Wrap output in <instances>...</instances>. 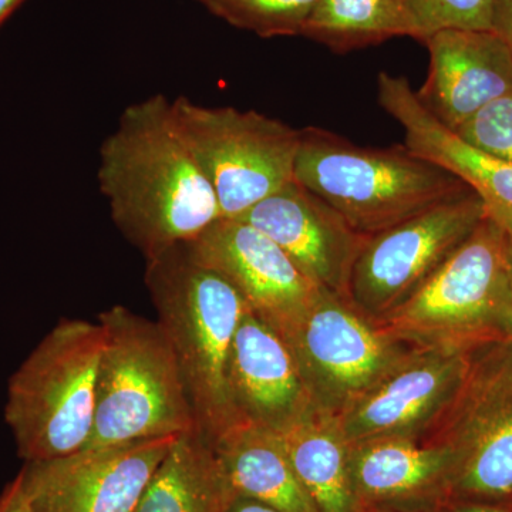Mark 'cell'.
I'll use <instances>...</instances> for the list:
<instances>
[{"mask_svg":"<svg viewBox=\"0 0 512 512\" xmlns=\"http://www.w3.org/2000/svg\"><path fill=\"white\" fill-rule=\"evenodd\" d=\"M97 181L114 224L146 261L188 244L221 218L164 94L124 109L101 144Z\"/></svg>","mask_w":512,"mask_h":512,"instance_id":"obj_1","label":"cell"},{"mask_svg":"<svg viewBox=\"0 0 512 512\" xmlns=\"http://www.w3.org/2000/svg\"><path fill=\"white\" fill-rule=\"evenodd\" d=\"M146 285L177 357L195 426L215 440L241 423L229 396L228 362L247 302L184 245L147 259Z\"/></svg>","mask_w":512,"mask_h":512,"instance_id":"obj_2","label":"cell"},{"mask_svg":"<svg viewBox=\"0 0 512 512\" xmlns=\"http://www.w3.org/2000/svg\"><path fill=\"white\" fill-rule=\"evenodd\" d=\"M293 177L365 237L471 190L406 146H357L313 126L301 130Z\"/></svg>","mask_w":512,"mask_h":512,"instance_id":"obj_3","label":"cell"},{"mask_svg":"<svg viewBox=\"0 0 512 512\" xmlns=\"http://www.w3.org/2000/svg\"><path fill=\"white\" fill-rule=\"evenodd\" d=\"M99 323L104 342L96 419L86 447L181 436L197 429L177 357L160 323L120 305L100 313Z\"/></svg>","mask_w":512,"mask_h":512,"instance_id":"obj_4","label":"cell"},{"mask_svg":"<svg viewBox=\"0 0 512 512\" xmlns=\"http://www.w3.org/2000/svg\"><path fill=\"white\" fill-rule=\"evenodd\" d=\"M103 342L99 322L62 319L10 376L5 420L26 463L89 444Z\"/></svg>","mask_w":512,"mask_h":512,"instance_id":"obj_5","label":"cell"},{"mask_svg":"<svg viewBox=\"0 0 512 512\" xmlns=\"http://www.w3.org/2000/svg\"><path fill=\"white\" fill-rule=\"evenodd\" d=\"M511 238L490 215L402 305L377 320L413 346L476 349L508 339Z\"/></svg>","mask_w":512,"mask_h":512,"instance_id":"obj_6","label":"cell"},{"mask_svg":"<svg viewBox=\"0 0 512 512\" xmlns=\"http://www.w3.org/2000/svg\"><path fill=\"white\" fill-rule=\"evenodd\" d=\"M181 136L220 204L221 218L242 217L295 180L301 130L258 111L171 100Z\"/></svg>","mask_w":512,"mask_h":512,"instance_id":"obj_7","label":"cell"},{"mask_svg":"<svg viewBox=\"0 0 512 512\" xmlns=\"http://www.w3.org/2000/svg\"><path fill=\"white\" fill-rule=\"evenodd\" d=\"M436 444L454 464L457 500L512 504V342L476 349L453 402L436 424Z\"/></svg>","mask_w":512,"mask_h":512,"instance_id":"obj_8","label":"cell"},{"mask_svg":"<svg viewBox=\"0 0 512 512\" xmlns=\"http://www.w3.org/2000/svg\"><path fill=\"white\" fill-rule=\"evenodd\" d=\"M282 338L291 346L313 406L335 417L414 348L326 289Z\"/></svg>","mask_w":512,"mask_h":512,"instance_id":"obj_9","label":"cell"},{"mask_svg":"<svg viewBox=\"0 0 512 512\" xmlns=\"http://www.w3.org/2000/svg\"><path fill=\"white\" fill-rule=\"evenodd\" d=\"M468 190L367 238L350 274L346 299L377 322L409 299L487 217Z\"/></svg>","mask_w":512,"mask_h":512,"instance_id":"obj_10","label":"cell"},{"mask_svg":"<svg viewBox=\"0 0 512 512\" xmlns=\"http://www.w3.org/2000/svg\"><path fill=\"white\" fill-rule=\"evenodd\" d=\"M178 436L86 447L22 468L33 512H134Z\"/></svg>","mask_w":512,"mask_h":512,"instance_id":"obj_11","label":"cell"},{"mask_svg":"<svg viewBox=\"0 0 512 512\" xmlns=\"http://www.w3.org/2000/svg\"><path fill=\"white\" fill-rule=\"evenodd\" d=\"M476 349L414 346L336 416L345 440L355 444L387 437L416 439L431 429L456 397Z\"/></svg>","mask_w":512,"mask_h":512,"instance_id":"obj_12","label":"cell"},{"mask_svg":"<svg viewBox=\"0 0 512 512\" xmlns=\"http://www.w3.org/2000/svg\"><path fill=\"white\" fill-rule=\"evenodd\" d=\"M184 247L195 262L224 276L281 336L322 289L272 239L242 220L220 218Z\"/></svg>","mask_w":512,"mask_h":512,"instance_id":"obj_13","label":"cell"},{"mask_svg":"<svg viewBox=\"0 0 512 512\" xmlns=\"http://www.w3.org/2000/svg\"><path fill=\"white\" fill-rule=\"evenodd\" d=\"M237 220L272 239L313 284L346 298L353 265L369 237L325 201L293 180Z\"/></svg>","mask_w":512,"mask_h":512,"instance_id":"obj_14","label":"cell"},{"mask_svg":"<svg viewBox=\"0 0 512 512\" xmlns=\"http://www.w3.org/2000/svg\"><path fill=\"white\" fill-rule=\"evenodd\" d=\"M423 43L429 49V74L416 94L450 130L511 92V50L495 30H440Z\"/></svg>","mask_w":512,"mask_h":512,"instance_id":"obj_15","label":"cell"},{"mask_svg":"<svg viewBox=\"0 0 512 512\" xmlns=\"http://www.w3.org/2000/svg\"><path fill=\"white\" fill-rule=\"evenodd\" d=\"M228 389L238 419L262 429L284 430L316 409L291 346L251 309L232 342Z\"/></svg>","mask_w":512,"mask_h":512,"instance_id":"obj_16","label":"cell"},{"mask_svg":"<svg viewBox=\"0 0 512 512\" xmlns=\"http://www.w3.org/2000/svg\"><path fill=\"white\" fill-rule=\"evenodd\" d=\"M377 100L404 130V146L456 175L483 198L488 215L512 238V164L471 147L441 124L403 76L380 73Z\"/></svg>","mask_w":512,"mask_h":512,"instance_id":"obj_17","label":"cell"},{"mask_svg":"<svg viewBox=\"0 0 512 512\" xmlns=\"http://www.w3.org/2000/svg\"><path fill=\"white\" fill-rule=\"evenodd\" d=\"M454 458L443 444L387 437L349 444V468L360 503L390 501L446 487Z\"/></svg>","mask_w":512,"mask_h":512,"instance_id":"obj_18","label":"cell"},{"mask_svg":"<svg viewBox=\"0 0 512 512\" xmlns=\"http://www.w3.org/2000/svg\"><path fill=\"white\" fill-rule=\"evenodd\" d=\"M211 444L235 494L282 512H319L296 477L276 431L241 421Z\"/></svg>","mask_w":512,"mask_h":512,"instance_id":"obj_19","label":"cell"},{"mask_svg":"<svg viewBox=\"0 0 512 512\" xmlns=\"http://www.w3.org/2000/svg\"><path fill=\"white\" fill-rule=\"evenodd\" d=\"M276 434L319 512H362L350 477L349 443L335 416L313 409Z\"/></svg>","mask_w":512,"mask_h":512,"instance_id":"obj_20","label":"cell"},{"mask_svg":"<svg viewBox=\"0 0 512 512\" xmlns=\"http://www.w3.org/2000/svg\"><path fill=\"white\" fill-rule=\"evenodd\" d=\"M234 494L211 441L194 429L174 441L134 512H225Z\"/></svg>","mask_w":512,"mask_h":512,"instance_id":"obj_21","label":"cell"},{"mask_svg":"<svg viewBox=\"0 0 512 512\" xmlns=\"http://www.w3.org/2000/svg\"><path fill=\"white\" fill-rule=\"evenodd\" d=\"M302 36L346 55L417 30L404 0H318Z\"/></svg>","mask_w":512,"mask_h":512,"instance_id":"obj_22","label":"cell"},{"mask_svg":"<svg viewBox=\"0 0 512 512\" xmlns=\"http://www.w3.org/2000/svg\"><path fill=\"white\" fill-rule=\"evenodd\" d=\"M211 15L256 36H302L318 0H194Z\"/></svg>","mask_w":512,"mask_h":512,"instance_id":"obj_23","label":"cell"},{"mask_svg":"<svg viewBox=\"0 0 512 512\" xmlns=\"http://www.w3.org/2000/svg\"><path fill=\"white\" fill-rule=\"evenodd\" d=\"M404 5L421 43L440 30H494L497 0H404Z\"/></svg>","mask_w":512,"mask_h":512,"instance_id":"obj_24","label":"cell"},{"mask_svg":"<svg viewBox=\"0 0 512 512\" xmlns=\"http://www.w3.org/2000/svg\"><path fill=\"white\" fill-rule=\"evenodd\" d=\"M454 133L471 147L512 164V90L488 103Z\"/></svg>","mask_w":512,"mask_h":512,"instance_id":"obj_25","label":"cell"},{"mask_svg":"<svg viewBox=\"0 0 512 512\" xmlns=\"http://www.w3.org/2000/svg\"><path fill=\"white\" fill-rule=\"evenodd\" d=\"M0 512H33L28 493H26L22 470L3 488L0 494Z\"/></svg>","mask_w":512,"mask_h":512,"instance_id":"obj_26","label":"cell"},{"mask_svg":"<svg viewBox=\"0 0 512 512\" xmlns=\"http://www.w3.org/2000/svg\"><path fill=\"white\" fill-rule=\"evenodd\" d=\"M494 30L503 37L512 55V0H497Z\"/></svg>","mask_w":512,"mask_h":512,"instance_id":"obj_27","label":"cell"},{"mask_svg":"<svg viewBox=\"0 0 512 512\" xmlns=\"http://www.w3.org/2000/svg\"><path fill=\"white\" fill-rule=\"evenodd\" d=\"M225 512H282L271 507V505L261 503L254 498L245 497V495L234 494L231 503H229Z\"/></svg>","mask_w":512,"mask_h":512,"instance_id":"obj_28","label":"cell"},{"mask_svg":"<svg viewBox=\"0 0 512 512\" xmlns=\"http://www.w3.org/2000/svg\"><path fill=\"white\" fill-rule=\"evenodd\" d=\"M450 512H512V504L457 500Z\"/></svg>","mask_w":512,"mask_h":512,"instance_id":"obj_29","label":"cell"},{"mask_svg":"<svg viewBox=\"0 0 512 512\" xmlns=\"http://www.w3.org/2000/svg\"><path fill=\"white\" fill-rule=\"evenodd\" d=\"M25 0H0V26L13 15Z\"/></svg>","mask_w":512,"mask_h":512,"instance_id":"obj_30","label":"cell"},{"mask_svg":"<svg viewBox=\"0 0 512 512\" xmlns=\"http://www.w3.org/2000/svg\"><path fill=\"white\" fill-rule=\"evenodd\" d=\"M507 333H508V340H511V342H512V238H511V302H510V312H508Z\"/></svg>","mask_w":512,"mask_h":512,"instance_id":"obj_31","label":"cell"}]
</instances>
